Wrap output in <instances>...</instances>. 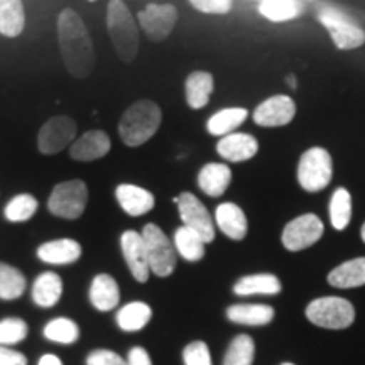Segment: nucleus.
I'll return each mask as SVG.
<instances>
[{"label":"nucleus","mask_w":365,"mask_h":365,"mask_svg":"<svg viewBox=\"0 0 365 365\" xmlns=\"http://www.w3.org/2000/svg\"><path fill=\"white\" fill-rule=\"evenodd\" d=\"M59 51L68 73L83 80L95 70V49L85 22L73 9H63L58 16Z\"/></svg>","instance_id":"1"},{"label":"nucleus","mask_w":365,"mask_h":365,"mask_svg":"<svg viewBox=\"0 0 365 365\" xmlns=\"http://www.w3.org/2000/svg\"><path fill=\"white\" fill-rule=\"evenodd\" d=\"M163 122V112L150 100L132 103L118 122V135L129 148H139L153 139Z\"/></svg>","instance_id":"2"},{"label":"nucleus","mask_w":365,"mask_h":365,"mask_svg":"<svg viewBox=\"0 0 365 365\" xmlns=\"http://www.w3.org/2000/svg\"><path fill=\"white\" fill-rule=\"evenodd\" d=\"M107 27L117 56L132 63L139 53V29L124 0H110L107 7Z\"/></svg>","instance_id":"3"},{"label":"nucleus","mask_w":365,"mask_h":365,"mask_svg":"<svg viewBox=\"0 0 365 365\" xmlns=\"http://www.w3.org/2000/svg\"><path fill=\"white\" fill-rule=\"evenodd\" d=\"M307 317L313 325L328 330H344L355 319V309L350 301L336 296H327L312 301L307 308Z\"/></svg>","instance_id":"4"},{"label":"nucleus","mask_w":365,"mask_h":365,"mask_svg":"<svg viewBox=\"0 0 365 365\" xmlns=\"http://www.w3.org/2000/svg\"><path fill=\"white\" fill-rule=\"evenodd\" d=\"M88 203V188L85 181L70 180L54 186L48 200V210L54 217L76 220L83 215Z\"/></svg>","instance_id":"5"},{"label":"nucleus","mask_w":365,"mask_h":365,"mask_svg":"<svg viewBox=\"0 0 365 365\" xmlns=\"http://www.w3.org/2000/svg\"><path fill=\"white\" fill-rule=\"evenodd\" d=\"M140 235L144 239L150 272L158 277L171 276L176 269V252L168 235L154 223H148Z\"/></svg>","instance_id":"6"},{"label":"nucleus","mask_w":365,"mask_h":365,"mask_svg":"<svg viewBox=\"0 0 365 365\" xmlns=\"http://www.w3.org/2000/svg\"><path fill=\"white\" fill-rule=\"evenodd\" d=\"M333 176L331 156L327 149L312 148L303 154L298 164V181L309 193H317L330 185Z\"/></svg>","instance_id":"7"},{"label":"nucleus","mask_w":365,"mask_h":365,"mask_svg":"<svg viewBox=\"0 0 365 365\" xmlns=\"http://www.w3.org/2000/svg\"><path fill=\"white\" fill-rule=\"evenodd\" d=\"M76 122L68 115L51 117L39 129L38 149L46 156L61 153L66 145H71L76 139Z\"/></svg>","instance_id":"8"},{"label":"nucleus","mask_w":365,"mask_h":365,"mask_svg":"<svg viewBox=\"0 0 365 365\" xmlns=\"http://www.w3.org/2000/svg\"><path fill=\"white\" fill-rule=\"evenodd\" d=\"M180 210V217L182 225L188 227L205 240V244H210L215 239V225H213V218L210 215L207 207L200 202L193 193H181L175 198Z\"/></svg>","instance_id":"9"},{"label":"nucleus","mask_w":365,"mask_h":365,"mask_svg":"<svg viewBox=\"0 0 365 365\" xmlns=\"http://www.w3.org/2000/svg\"><path fill=\"white\" fill-rule=\"evenodd\" d=\"M139 26L145 36L154 43H161L175 29L178 21V11L171 4H149L137 14Z\"/></svg>","instance_id":"10"},{"label":"nucleus","mask_w":365,"mask_h":365,"mask_svg":"<svg viewBox=\"0 0 365 365\" xmlns=\"http://www.w3.org/2000/svg\"><path fill=\"white\" fill-rule=\"evenodd\" d=\"M323 230H325L323 222L313 213H307V215L294 218L293 222H289L284 227L281 239L282 245L291 252L308 249L322 239Z\"/></svg>","instance_id":"11"},{"label":"nucleus","mask_w":365,"mask_h":365,"mask_svg":"<svg viewBox=\"0 0 365 365\" xmlns=\"http://www.w3.org/2000/svg\"><path fill=\"white\" fill-rule=\"evenodd\" d=\"M319 22L327 27L333 43L339 49L349 51V49L360 48L365 43V33L357 24H354L344 14L327 9L319 14Z\"/></svg>","instance_id":"12"},{"label":"nucleus","mask_w":365,"mask_h":365,"mask_svg":"<svg viewBox=\"0 0 365 365\" xmlns=\"http://www.w3.org/2000/svg\"><path fill=\"white\" fill-rule=\"evenodd\" d=\"M296 115V105L287 95L267 98L255 108L254 122L261 127H282L289 124Z\"/></svg>","instance_id":"13"},{"label":"nucleus","mask_w":365,"mask_h":365,"mask_svg":"<svg viewBox=\"0 0 365 365\" xmlns=\"http://www.w3.org/2000/svg\"><path fill=\"white\" fill-rule=\"evenodd\" d=\"M120 245L122 254H124V259L134 279L139 282L148 281L150 267L143 235L137 234L135 230H127L120 237Z\"/></svg>","instance_id":"14"},{"label":"nucleus","mask_w":365,"mask_h":365,"mask_svg":"<svg viewBox=\"0 0 365 365\" xmlns=\"http://www.w3.org/2000/svg\"><path fill=\"white\" fill-rule=\"evenodd\" d=\"M110 148L112 140L107 132L95 129L75 139V143L70 145V156L80 163L98 161L110 153Z\"/></svg>","instance_id":"15"},{"label":"nucleus","mask_w":365,"mask_h":365,"mask_svg":"<svg viewBox=\"0 0 365 365\" xmlns=\"http://www.w3.org/2000/svg\"><path fill=\"white\" fill-rule=\"evenodd\" d=\"M257 139L250 134H240V132H232V134L223 135L220 143L217 144V153L220 154V158L230 163L249 161L257 154Z\"/></svg>","instance_id":"16"},{"label":"nucleus","mask_w":365,"mask_h":365,"mask_svg":"<svg viewBox=\"0 0 365 365\" xmlns=\"http://www.w3.org/2000/svg\"><path fill=\"white\" fill-rule=\"evenodd\" d=\"M117 203L130 217H143L154 208V195L137 185H118L115 190Z\"/></svg>","instance_id":"17"},{"label":"nucleus","mask_w":365,"mask_h":365,"mask_svg":"<svg viewBox=\"0 0 365 365\" xmlns=\"http://www.w3.org/2000/svg\"><path fill=\"white\" fill-rule=\"evenodd\" d=\"M38 257L53 266H66L81 257V245L73 239H58L44 242L38 249Z\"/></svg>","instance_id":"18"},{"label":"nucleus","mask_w":365,"mask_h":365,"mask_svg":"<svg viewBox=\"0 0 365 365\" xmlns=\"http://www.w3.org/2000/svg\"><path fill=\"white\" fill-rule=\"evenodd\" d=\"M215 222L220 230L232 240H242L247 235V217L235 203H222L215 210Z\"/></svg>","instance_id":"19"},{"label":"nucleus","mask_w":365,"mask_h":365,"mask_svg":"<svg viewBox=\"0 0 365 365\" xmlns=\"http://www.w3.org/2000/svg\"><path fill=\"white\" fill-rule=\"evenodd\" d=\"M232 182L230 168L220 163H210L202 168L198 175V186L205 195L217 198L225 193Z\"/></svg>","instance_id":"20"},{"label":"nucleus","mask_w":365,"mask_h":365,"mask_svg":"<svg viewBox=\"0 0 365 365\" xmlns=\"http://www.w3.org/2000/svg\"><path fill=\"white\" fill-rule=\"evenodd\" d=\"M90 301L98 312H110L120 301V291L115 279L108 274H98L90 286Z\"/></svg>","instance_id":"21"},{"label":"nucleus","mask_w":365,"mask_h":365,"mask_svg":"<svg viewBox=\"0 0 365 365\" xmlns=\"http://www.w3.org/2000/svg\"><path fill=\"white\" fill-rule=\"evenodd\" d=\"M63 294V281L56 272H43L36 277L33 286V299L41 308H51Z\"/></svg>","instance_id":"22"},{"label":"nucleus","mask_w":365,"mask_h":365,"mask_svg":"<svg viewBox=\"0 0 365 365\" xmlns=\"http://www.w3.org/2000/svg\"><path fill=\"white\" fill-rule=\"evenodd\" d=\"M328 282L333 287L340 289H350V287H359L365 284V257L352 259L341 266L335 267L328 274Z\"/></svg>","instance_id":"23"},{"label":"nucleus","mask_w":365,"mask_h":365,"mask_svg":"<svg viewBox=\"0 0 365 365\" xmlns=\"http://www.w3.org/2000/svg\"><path fill=\"white\" fill-rule=\"evenodd\" d=\"M230 322L247 327H262L272 322L274 308L267 304H234L227 309Z\"/></svg>","instance_id":"24"},{"label":"nucleus","mask_w":365,"mask_h":365,"mask_svg":"<svg viewBox=\"0 0 365 365\" xmlns=\"http://www.w3.org/2000/svg\"><path fill=\"white\" fill-rule=\"evenodd\" d=\"M186 102L191 108L207 107L213 93V76L207 71H195L186 78Z\"/></svg>","instance_id":"25"},{"label":"nucleus","mask_w":365,"mask_h":365,"mask_svg":"<svg viewBox=\"0 0 365 365\" xmlns=\"http://www.w3.org/2000/svg\"><path fill=\"white\" fill-rule=\"evenodd\" d=\"M26 26L22 0H0V34L17 38Z\"/></svg>","instance_id":"26"},{"label":"nucleus","mask_w":365,"mask_h":365,"mask_svg":"<svg viewBox=\"0 0 365 365\" xmlns=\"http://www.w3.org/2000/svg\"><path fill=\"white\" fill-rule=\"evenodd\" d=\"M234 293L239 296H272L281 293V282L274 274H254V276H245L237 281L234 286Z\"/></svg>","instance_id":"27"},{"label":"nucleus","mask_w":365,"mask_h":365,"mask_svg":"<svg viewBox=\"0 0 365 365\" xmlns=\"http://www.w3.org/2000/svg\"><path fill=\"white\" fill-rule=\"evenodd\" d=\"M247 115L249 112L245 110V108H223V110L217 112L215 115L208 118L207 129L212 135H228L232 134V130H235L237 127H240L245 120H247Z\"/></svg>","instance_id":"28"},{"label":"nucleus","mask_w":365,"mask_h":365,"mask_svg":"<svg viewBox=\"0 0 365 365\" xmlns=\"http://www.w3.org/2000/svg\"><path fill=\"white\" fill-rule=\"evenodd\" d=\"M153 309L149 304L143 301H134V303L125 304L124 308L118 309L117 313V325L124 331H139L148 325Z\"/></svg>","instance_id":"29"},{"label":"nucleus","mask_w":365,"mask_h":365,"mask_svg":"<svg viewBox=\"0 0 365 365\" xmlns=\"http://www.w3.org/2000/svg\"><path fill=\"white\" fill-rule=\"evenodd\" d=\"M175 245L182 259L198 262L205 257V240L188 227H180L175 232Z\"/></svg>","instance_id":"30"},{"label":"nucleus","mask_w":365,"mask_h":365,"mask_svg":"<svg viewBox=\"0 0 365 365\" xmlns=\"http://www.w3.org/2000/svg\"><path fill=\"white\" fill-rule=\"evenodd\" d=\"M259 12L272 22H286L296 19L303 12V7L296 0H262Z\"/></svg>","instance_id":"31"},{"label":"nucleus","mask_w":365,"mask_h":365,"mask_svg":"<svg viewBox=\"0 0 365 365\" xmlns=\"http://www.w3.org/2000/svg\"><path fill=\"white\" fill-rule=\"evenodd\" d=\"M26 291V277L19 269L0 262V299H17Z\"/></svg>","instance_id":"32"},{"label":"nucleus","mask_w":365,"mask_h":365,"mask_svg":"<svg viewBox=\"0 0 365 365\" xmlns=\"http://www.w3.org/2000/svg\"><path fill=\"white\" fill-rule=\"evenodd\" d=\"M352 218V196L345 188H339L330 200V220L335 230H344Z\"/></svg>","instance_id":"33"},{"label":"nucleus","mask_w":365,"mask_h":365,"mask_svg":"<svg viewBox=\"0 0 365 365\" xmlns=\"http://www.w3.org/2000/svg\"><path fill=\"white\" fill-rule=\"evenodd\" d=\"M36 212H38V200L33 195L22 193L14 196L11 202L7 203L6 210H4V215H6L9 222L21 223L33 218Z\"/></svg>","instance_id":"34"},{"label":"nucleus","mask_w":365,"mask_h":365,"mask_svg":"<svg viewBox=\"0 0 365 365\" xmlns=\"http://www.w3.org/2000/svg\"><path fill=\"white\" fill-rule=\"evenodd\" d=\"M255 345L249 335H237L228 346L223 365H252Z\"/></svg>","instance_id":"35"},{"label":"nucleus","mask_w":365,"mask_h":365,"mask_svg":"<svg viewBox=\"0 0 365 365\" xmlns=\"http://www.w3.org/2000/svg\"><path fill=\"white\" fill-rule=\"evenodd\" d=\"M44 336L58 344H73L78 340L80 328L70 318H56L44 327Z\"/></svg>","instance_id":"36"},{"label":"nucleus","mask_w":365,"mask_h":365,"mask_svg":"<svg viewBox=\"0 0 365 365\" xmlns=\"http://www.w3.org/2000/svg\"><path fill=\"white\" fill-rule=\"evenodd\" d=\"M27 323L21 318H6L0 322V345L19 344L27 336Z\"/></svg>","instance_id":"37"},{"label":"nucleus","mask_w":365,"mask_h":365,"mask_svg":"<svg viewBox=\"0 0 365 365\" xmlns=\"http://www.w3.org/2000/svg\"><path fill=\"white\" fill-rule=\"evenodd\" d=\"M182 359H185V365H212L208 345L205 341H193L186 345Z\"/></svg>","instance_id":"38"},{"label":"nucleus","mask_w":365,"mask_h":365,"mask_svg":"<svg viewBox=\"0 0 365 365\" xmlns=\"http://www.w3.org/2000/svg\"><path fill=\"white\" fill-rule=\"evenodd\" d=\"M190 4L205 14H227L232 9V0H190Z\"/></svg>","instance_id":"39"},{"label":"nucleus","mask_w":365,"mask_h":365,"mask_svg":"<svg viewBox=\"0 0 365 365\" xmlns=\"http://www.w3.org/2000/svg\"><path fill=\"white\" fill-rule=\"evenodd\" d=\"M86 365H127V362L120 355L112 352V350H95L86 359Z\"/></svg>","instance_id":"40"},{"label":"nucleus","mask_w":365,"mask_h":365,"mask_svg":"<svg viewBox=\"0 0 365 365\" xmlns=\"http://www.w3.org/2000/svg\"><path fill=\"white\" fill-rule=\"evenodd\" d=\"M0 365H27V359L17 350L0 346Z\"/></svg>","instance_id":"41"},{"label":"nucleus","mask_w":365,"mask_h":365,"mask_svg":"<svg viewBox=\"0 0 365 365\" xmlns=\"http://www.w3.org/2000/svg\"><path fill=\"white\" fill-rule=\"evenodd\" d=\"M127 365H153L150 362L149 354L145 352L140 346H134L129 352V359H127Z\"/></svg>","instance_id":"42"},{"label":"nucleus","mask_w":365,"mask_h":365,"mask_svg":"<svg viewBox=\"0 0 365 365\" xmlns=\"http://www.w3.org/2000/svg\"><path fill=\"white\" fill-rule=\"evenodd\" d=\"M38 365H63L61 360H59L56 355L53 354H46L43 357L39 359V364Z\"/></svg>","instance_id":"43"},{"label":"nucleus","mask_w":365,"mask_h":365,"mask_svg":"<svg viewBox=\"0 0 365 365\" xmlns=\"http://www.w3.org/2000/svg\"><path fill=\"white\" fill-rule=\"evenodd\" d=\"M287 83H289L291 88H296V86H298V81H296L294 75H289V76H287Z\"/></svg>","instance_id":"44"},{"label":"nucleus","mask_w":365,"mask_h":365,"mask_svg":"<svg viewBox=\"0 0 365 365\" xmlns=\"http://www.w3.org/2000/svg\"><path fill=\"white\" fill-rule=\"evenodd\" d=\"M362 240L365 242V223H364V227H362Z\"/></svg>","instance_id":"45"},{"label":"nucleus","mask_w":365,"mask_h":365,"mask_svg":"<svg viewBox=\"0 0 365 365\" xmlns=\"http://www.w3.org/2000/svg\"><path fill=\"white\" fill-rule=\"evenodd\" d=\"M282 365H294V364H282Z\"/></svg>","instance_id":"46"},{"label":"nucleus","mask_w":365,"mask_h":365,"mask_svg":"<svg viewBox=\"0 0 365 365\" xmlns=\"http://www.w3.org/2000/svg\"><path fill=\"white\" fill-rule=\"evenodd\" d=\"M90 2H95V0H90Z\"/></svg>","instance_id":"47"}]
</instances>
